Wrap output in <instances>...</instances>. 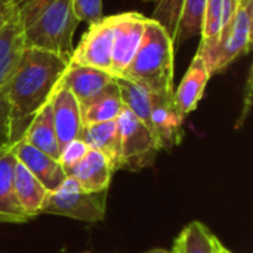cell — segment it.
<instances>
[{
  "instance_id": "obj_1",
  "label": "cell",
  "mask_w": 253,
  "mask_h": 253,
  "mask_svg": "<svg viewBox=\"0 0 253 253\" xmlns=\"http://www.w3.org/2000/svg\"><path fill=\"white\" fill-rule=\"evenodd\" d=\"M70 59L49 50L25 47L4 93L10 113L12 144L22 139L34 116L53 98Z\"/></svg>"
},
{
  "instance_id": "obj_2",
  "label": "cell",
  "mask_w": 253,
  "mask_h": 253,
  "mask_svg": "<svg viewBox=\"0 0 253 253\" xmlns=\"http://www.w3.org/2000/svg\"><path fill=\"white\" fill-rule=\"evenodd\" d=\"M25 47L49 50L70 59L79 18L74 0H13Z\"/></svg>"
},
{
  "instance_id": "obj_3",
  "label": "cell",
  "mask_w": 253,
  "mask_h": 253,
  "mask_svg": "<svg viewBox=\"0 0 253 253\" xmlns=\"http://www.w3.org/2000/svg\"><path fill=\"white\" fill-rule=\"evenodd\" d=\"M175 44L168 30L148 18L141 44L122 77L156 95L173 93Z\"/></svg>"
},
{
  "instance_id": "obj_4",
  "label": "cell",
  "mask_w": 253,
  "mask_h": 253,
  "mask_svg": "<svg viewBox=\"0 0 253 253\" xmlns=\"http://www.w3.org/2000/svg\"><path fill=\"white\" fill-rule=\"evenodd\" d=\"M107 193H89L73 176H67L58 188L49 191L40 215H56L82 222H99L105 216Z\"/></svg>"
},
{
  "instance_id": "obj_5",
  "label": "cell",
  "mask_w": 253,
  "mask_h": 253,
  "mask_svg": "<svg viewBox=\"0 0 253 253\" xmlns=\"http://www.w3.org/2000/svg\"><path fill=\"white\" fill-rule=\"evenodd\" d=\"M119 135H120V163L119 170L138 172L145 168H150L160 147L150 130L133 113L127 108H123L117 117Z\"/></svg>"
},
{
  "instance_id": "obj_6",
  "label": "cell",
  "mask_w": 253,
  "mask_h": 253,
  "mask_svg": "<svg viewBox=\"0 0 253 253\" xmlns=\"http://www.w3.org/2000/svg\"><path fill=\"white\" fill-rule=\"evenodd\" d=\"M253 0H240L231 24L222 31L218 49L211 62V76L222 73L237 58L252 49Z\"/></svg>"
},
{
  "instance_id": "obj_7",
  "label": "cell",
  "mask_w": 253,
  "mask_h": 253,
  "mask_svg": "<svg viewBox=\"0 0 253 253\" xmlns=\"http://www.w3.org/2000/svg\"><path fill=\"white\" fill-rule=\"evenodd\" d=\"M114 40V18L102 16L89 24L79 44L74 47L70 64L87 65L111 74V53Z\"/></svg>"
},
{
  "instance_id": "obj_8",
  "label": "cell",
  "mask_w": 253,
  "mask_h": 253,
  "mask_svg": "<svg viewBox=\"0 0 253 253\" xmlns=\"http://www.w3.org/2000/svg\"><path fill=\"white\" fill-rule=\"evenodd\" d=\"M113 18L114 40L111 53V74L114 77H122L141 44L148 18L138 12H125L113 15Z\"/></svg>"
},
{
  "instance_id": "obj_9",
  "label": "cell",
  "mask_w": 253,
  "mask_h": 253,
  "mask_svg": "<svg viewBox=\"0 0 253 253\" xmlns=\"http://www.w3.org/2000/svg\"><path fill=\"white\" fill-rule=\"evenodd\" d=\"M185 116L179 113L175 105L173 93L156 95L151 93V117L150 129L160 147V150H170L178 147L184 138Z\"/></svg>"
},
{
  "instance_id": "obj_10",
  "label": "cell",
  "mask_w": 253,
  "mask_h": 253,
  "mask_svg": "<svg viewBox=\"0 0 253 253\" xmlns=\"http://www.w3.org/2000/svg\"><path fill=\"white\" fill-rule=\"evenodd\" d=\"M12 147L16 160L22 166H25L44 185L47 191H53L55 188H58L68 176L56 159L34 148L25 139L16 141L15 144H12Z\"/></svg>"
},
{
  "instance_id": "obj_11",
  "label": "cell",
  "mask_w": 253,
  "mask_h": 253,
  "mask_svg": "<svg viewBox=\"0 0 253 253\" xmlns=\"http://www.w3.org/2000/svg\"><path fill=\"white\" fill-rule=\"evenodd\" d=\"M53 123L61 148L73 139L80 138L83 129L82 107L76 96L64 86H59L52 98Z\"/></svg>"
},
{
  "instance_id": "obj_12",
  "label": "cell",
  "mask_w": 253,
  "mask_h": 253,
  "mask_svg": "<svg viewBox=\"0 0 253 253\" xmlns=\"http://www.w3.org/2000/svg\"><path fill=\"white\" fill-rule=\"evenodd\" d=\"M114 79L116 77L107 71L87 65L70 64L62 77L61 86L67 87L76 96L79 104L83 105L99 95L108 84L114 82Z\"/></svg>"
},
{
  "instance_id": "obj_13",
  "label": "cell",
  "mask_w": 253,
  "mask_h": 253,
  "mask_svg": "<svg viewBox=\"0 0 253 253\" xmlns=\"http://www.w3.org/2000/svg\"><path fill=\"white\" fill-rule=\"evenodd\" d=\"M211 77L212 76L208 64L196 53L185 76L182 77V82L179 83L178 89L173 90V101L181 114L188 116L197 108Z\"/></svg>"
},
{
  "instance_id": "obj_14",
  "label": "cell",
  "mask_w": 253,
  "mask_h": 253,
  "mask_svg": "<svg viewBox=\"0 0 253 253\" xmlns=\"http://www.w3.org/2000/svg\"><path fill=\"white\" fill-rule=\"evenodd\" d=\"M16 157L13 147L0 151V224H24L30 221V216L21 209L12 185L13 168Z\"/></svg>"
},
{
  "instance_id": "obj_15",
  "label": "cell",
  "mask_w": 253,
  "mask_h": 253,
  "mask_svg": "<svg viewBox=\"0 0 253 253\" xmlns=\"http://www.w3.org/2000/svg\"><path fill=\"white\" fill-rule=\"evenodd\" d=\"M114 169L110 160L96 150H89L82 162L68 173L89 193L108 191Z\"/></svg>"
},
{
  "instance_id": "obj_16",
  "label": "cell",
  "mask_w": 253,
  "mask_h": 253,
  "mask_svg": "<svg viewBox=\"0 0 253 253\" xmlns=\"http://www.w3.org/2000/svg\"><path fill=\"white\" fill-rule=\"evenodd\" d=\"M12 185H13V193L21 209L30 216V219L39 216L49 191L18 160L13 168Z\"/></svg>"
},
{
  "instance_id": "obj_17",
  "label": "cell",
  "mask_w": 253,
  "mask_h": 253,
  "mask_svg": "<svg viewBox=\"0 0 253 253\" xmlns=\"http://www.w3.org/2000/svg\"><path fill=\"white\" fill-rule=\"evenodd\" d=\"M24 49L25 43L22 30L13 15L0 33V92H4L7 83L10 82Z\"/></svg>"
},
{
  "instance_id": "obj_18",
  "label": "cell",
  "mask_w": 253,
  "mask_h": 253,
  "mask_svg": "<svg viewBox=\"0 0 253 253\" xmlns=\"http://www.w3.org/2000/svg\"><path fill=\"white\" fill-rule=\"evenodd\" d=\"M80 139L87 144L90 150L102 153L111 163L114 172L119 170L120 163V135L117 120L84 125Z\"/></svg>"
},
{
  "instance_id": "obj_19",
  "label": "cell",
  "mask_w": 253,
  "mask_h": 253,
  "mask_svg": "<svg viewBox=\"0 0 253 253\" xmlns=\"http://www.w3.org/2000/svg\"><path fill=\"white\" fill-rule=\"evenodd\" d=\"M22 139H25L34 148H37L58 160L59 144H58V138H56L55 123H53L52 99L34 116V119L28 125Z\"/></svg>"
},
{
  "instance_id": "obj_20",
  "label": "cell",
  "mask_w": 253,
  "mask_h": 253,
  "mask_svg": "<svg viewBox=\"0 0 253 253\" xmlns=\"http://www.w3.org/2000/svg\"><path fill=\"white\" fill-rule=\"evenodd\" d=\"M224 7L225 0H208L206 9L203 13L202 30H200V44L197 49V55L205 59L211 71V62L218 49L222 25H224Z\"/></svg>"
},
{
  "instance_id": "obj_21",
  "label": "cell",
  "mask_w": 253,
  "mask_h": 253,
  "mask_svg": "<svg viewBox=\"0 0 253 253\" xmlns=\"http://www.w3.org/2000/svg\"><path fill=\"white\" fill-rule=\"evenodd\" d=\"M82 107V119L84 125L104 123L117 120L125 105L120 98V92L116 83V79L111 84H108L99 95L87 101Z\"/></svg>"
},
{
  "instance_id": "obj_22",
  "label": "cell",
  "mask_w": 253,
  "mask_h": 253,
  "mask_svg": "<svg viewBox=\"0 0 253 253\" xmlns=\"http://www.w3.org/2000/svg\"><path fill=\"white\" fill-rule=\"evenodd\" d=\"M218 237L200 221L187 224L173 242L172 253H213Z\"/></svg>"
},
{
  "instance_id": "obj_23",
  "label": "cell",
  "mask_w": 253,
  "mask_h": 253,
  "mask_svg": "<svg viewBox=\"0 0 253 253\" xmlns=\"http://www.w3.org/2000/svg\"><path fill=\"white\" fill-rule=\"evenodd\" d=\"M116 83H117L120 98H122L125 108H127L130 113H133L145 126L150 127L151 92H148L141 84H138L129 79H125V77H116Z\"/></svg>"
},
{
  "instance_id": "obj_24",
  "label": "cell",
  "mask_w": 253,
  "mask_h": 253,
  "mask_svg": "<svg viewBox=\"0 0 253 253\" xmlns=\"http://www.w3.org/2000/svg\"><path fill=\"white\" fill-rule=\"evenodd\" d=\"M206 3L208 0H184L182 1V7H181L178 25H176V33L173 37L175 47L190 40L194 36H200Z\"/></svg>"
},
{
  "instance_id": "obj_25",
  "label": "cell",
  "mask_w": 253,
  "mask_h": 253,
  "mask_svg": "<svg viewBox=\"0 0 253 253\" xmlns=\"http://www.w3.org/2000/svg\"><path fill=\"white\" fill-rule=\"evenodd\" d=\"M90 148L87 147V144L84 141H82L80 138L70 141L68 144H65L61 148L58 162L61 163V166H62V169L65 170L67 175L82 162V159L87 154Z\"/></svg>"
},
{
  "instance_id": "obj_26",
  "label": "cell",
  "mask_w": 253,
  "mask_h": 253,
  "mask_svg": "<svg viewBox=\"0 0 253 253\" xmlns=\"http://www.w3.org/2000/svg\"><path fill=\"white\" fill-rule=\"evenodd\" d=\"M74 12L80 22H93L104 16L102 0H74Z\"/></svg>"
},
{
  "instance_id": "obj_27",
  "label": "cell",
  "mask_w": 253,
  "mask_h": 253,
  "mask_svg": "<svg viewBox=\"0 0 253 253\" xmlns=\"http://www.w3.org/2000/svg\"><path fill=\"white\" fill-rule=\"evenodd\" d=\"M12 145L10 138V113L4 92H0V151Z\"/></svg>"
},
{
  "instance_id": "obj_28",
  "label": "cell",
  "mask_w": 253,
  "mask_h": 253,
  "mask_svg": "<svg viewBox=\"0 0 253 253\" xmlns=\"http://www.w3.org/2000/svg\"><path fill=\"white\" fill-rule=\"evenodd\" d=\"M15 15L13 0H0V33Z\"/></svg>"
},
{
  "instance_id": "obj_29",
  "label": "cell",
  "mask_w": 253,
  "mask_h": 253,
  "mask_svg": "<svg viewBox=\"0 0 253 253\" xmlns=\"http://www.w3.org/2000/svg\"><path fill=\"white\" fill-rule=\"evenodd\" d=\"M213 253H231L219 240H216V243H215V252Z\"/></svg>"
},
{
  "instance_id": "obj_30",
  "label": "cell",
  "mask_w": 253,
  "mask_h": 253,
  "mask_svg": "<svg viewBox=\"0 0 253 253\" xmlns=\"http://www.w3.org/2000/svg\"><path fill=\"white\" fill-rule=\"evenodd\" d=\"M145 253H172L170 251H166V249H162V248H156V249H151Z\"/></svg>"
},
{
  "instance_id": "obj_31",
  "label": "cell",
  "mask_w": 253,
  "mask_h": 253,
  "mask_svg": "<svg viewBox=\"0 0 253 253\" xmlns=\"http://www.w3.org/2000/svg\"><path fill=\"white\" fill-rule=\"evenodd\" d=\"M144 1H153V3H156V4H157V3H159L160 0H144Z\"/></svg>"
},
{
  "instance_id": "obj_32",
  "label": "cell",
  "mask_w": 253,
  "mask_h": 253,
  "mask_svg": "<svg viewBox=\"0 0 253 253\" xmlns=\"http://www.w3.org/2000/svg\"><path fill=\"white\" fill-rule=\"evenodd\" d=\"M231 253H233V252H231Z\"/></svg>"
}]
</instances>
